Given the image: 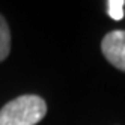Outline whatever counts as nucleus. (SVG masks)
I'll list each match as a JSON object with an SVG mask.
<instances>
[{
    "label": "nucleus",
    "mask_w": 125,
    "mask_h": 125,
    "mask_svg": "<svg viewBox=\"0 0 125 125\" xmlns=\"http://www.w3.org/2000/svg\"><path fill=\"white\" fill-rule=\"evenodd\" d=\"M47 113V104L39 95H21L0 110V125H36Z\"/></svg>",
    "instance_id": "nucleus-1"
},
{
    "label": "nucleus",
    "mask_w": 125,
    "mask_h": 125,
    "mask_svg": "<svg viewBox=\"0 0 125 125\" xmlns=\"http://www.w3.org/2000/svg\"><path fill=\"white\" fill-rule=\"evenodd\" d=\"M101 50L110 63L125 73V30H113L103 38Z\"/></svg>",
    "instance_id": "nucleus-2"
},
{
    "label": "nucleus",
    "mask_w": 125,
    "mask_h": 125,
    "mask_svg": "<svg viewBox=\"0 0 125 125\" xmlns=\"http://www.w3.org/2000/svg\"><path fill=\"white\" fill-rule=\"evenodd\" d=\"M11 51V32L6 20L0 15V62H3Z\"/></svg>",
    "instance_id": "nucleus-3"
},
{
    "label": "nucleus",
    "mask_w": 125,
    "mask_h": 125,
    "mask_svg": "<svg viewBox=\"0 0 125 125\" xmlns=\"http://www.w3.org/2000/svg\"><path fill=\"white\" fill-rule=\"evenodd\" d=\"M124 6H125L124 0H110V2H107V14L113 20L119 21L124 18Z\"/></svg>",
    "instance_id": "nucleus-4"
}]
</instances>
